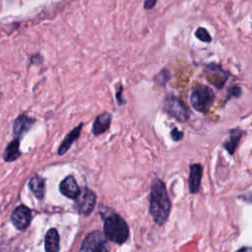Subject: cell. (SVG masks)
Here are the masks:
<instances>
[{"label":"cell","instance_id":"1","mask_svg":"<svg viewBox=\"0 0 252 252\" xmlns=\"http://www.w3.org/2000/svg\"><path fill=\"white\" fill-rule=\"evenodd\" d=\"M170 208L171 204L164 183L158 178L154 179L150 197V213L154 220L159 225L163 224L169 216Z\"/></svg>","mask_w":252,"mask_h":252},{"label":"cell","instance_id":"2","mask_svg":"<svg viewBox=\"0 0 252 252\" xmlns=\"http://www.w3.org/2000/svg\"><path fill=\"white\" fill-rule=\"evenodd\" d=\"M104 235L108 240L121 244L129 237L128 225L120 216H108L104 220Z\"/></svg>","mask_w":252,"mask_h":252},{"label":"cell","instance_id":"3","mask_svg":"<svg viewBox=\"0 0 252 252\" xmlns=\"http://www.w3.org/2000/svg\"><path fill=\"white\" fill-rule=\"evenodd\" d=\"M215 99L214 92L211 88L207 86H198L196 87L190 97V101L192 106L200 112H206L211 105L213 104Z\"/></svg>","mask_w":252,"mask_h":252},{"label":"cell","instance_id":"4","mask_svg":"<svg viewBox=\"0 0 252 252\" xmlns=\"http://www.w3.org/2000/svg\"><path fill=\"white\" fill-rule=\"evenodd\" d=\"M163 109L171 116L181 122H185L189 118V109L181 99L174 95H168L163 101Z\"/></svg>","mask_w":252,"mask_h":252},{"label":"cell","instance_id":"5","mask_svg":"<svg viewBox=\"0 0 252 252\" xmlns=\"http://www.w3.org/2000/svg\"><path fill=\"white\" fill-rule=\"evenodd\" d=\"M81 252H108L105 235L98 230L88 234L82 244Z\"/></svg>","mask_w":252,"mask_h":252},{"label":"cell","instance_id":"6","mask_svg":"<svg viewBox=\"0 0 252 252\" xmlns=\"http://www.w3.org/2000/svg\"><path fill=\"white\" fill-rule=\"evenodd\" d=\"M204 72L209 83H211L218 89H221L228 78V73L223 70L220 65L215 63L208 64L205 67Z\"/></svg>","mask_w":252,"mask_h":252},{"label":"cell","instance_id":"7","mask_svg":"<svg viewBox=\"0 0 252 252\" xmlns=\"http://www.w3.org/2000/svg\"><path fill=\"white\" fill-rule=\"evenodd\" d=\"M95 195L90 189L84 188L76 197V207L81 215H90L95 205Z\"/></svg>","mask_w":252,"mask_h":252},{"label":"cell","instance_id":"8","mask_svg":"<svg viewBox=\"0 0 252 252\" xmlns=\"http://www.w3.org/2000/svg\"><path fill=\"white\" fill-rule=\"evenodd\" d=\"M13 224L20 230L26 229L32 220V212L26 206H19L11 216Z\"/></svg>","mask_w":252,"mask_h":252},{"label":"cell","instance_id":"9","mask_svg":"<svg viewBox=\"0 0 252 252\" xmlns=\"http://www.w3.org/2000/svg\"><path fill=\"white\" fill-rule=\"evenodd\" d=\"M203 168L200 164L195 163L190 166V175H189V189L192 194H196L200 190L201 179H202Z\"/></svg>","mask_w":252,"mask_h":252},{"label":"cell","instance_id":"10","mask_svg":"<svg viewBox=\"0 0 252 252\" xmlns=\"http://www.w3.org/2000/svg\"><path fill=\"white\" fill-rule=\"evenodd\" d=\"M60 191L64 196L71 199H76L80 193V188L75 178L73 176H68L60 183Z\"/></svg>","mask_w":252,"mask_h":252},{"label":"cell","instance_id":"11","mask_svg":"<svg viewBox=\"0 0 252 252\" xmlns=\"http://www.w3.org/2000/svg\"><path fill=\"white\" fill-rule=\"evenodd\" d=\"M110 121H111V115L108 112H103L99 114L94 122V126H93L94 134L99 135L105 132L110 125Z\"/></svg>","mask_w":252,"mask_h":252},{"label":"cell","instance_id":"12","mask_svg":"<svg viewBox=\"0 0 252 252\" xmlns=\"http://www.w3.org/2000/svg\"><path fill=\"white\" fill-rule=\"evenodd\" d=\"M45 252H58L59 250V234L55 228H51L45 235Z\"/></svg>","mask_w":252,"mask_h":252},{"label":"cell","instance_id":"13","mask_svg":"<svg viewBox=\"0 0 252 252\" xmlns=\"http://www.w3.org/2000/svg\"><path fill=\"white\" fill-rule=\"evenodd\" d=\"M32 124V120L26 116V115H21L19 116L14 124V132L15 135L17 136V138H20L27 130H29V128L31 127V125Z\"/></svg>","mask_w":252,"mask_h":252},{"label":"cell","instance_id":"14","mask_svg":"<svg viewBox=\"0 0 252 252\" xmlns=\"http://www.w3.org/2000/svg\"><path fill=\"white\" fill-rule=\"evenodd\" d=\"M241 135H242V132L239 129H233V130L230 131L228 140L223 143V147L227 150V152L230 155H233V153L235 152V149L238 145V142L241 138Z\"/></svg>","mask_w":252,"mask_h":252},{"label":"cell","instance_id":"15","mask_svg":"<svg viewBox=\"0 0 252 252\" xmlns=\"http://www.w3.org/2000/svg\"><path fill=\"white\" fill-rule=\"evenodd\" d=\"M82 126H83V124H80V125H79L78 127H76L71 133H69V134L67 135V137L65 138V140L63 141V143L61 144V146H60V148H59V151H58L59 155L64 154V153L70 148V146L72 145V143L77 140V138L79 137V135H80V133H81Z\"/></svg>","mask_w":252,"mask_h":252},{"label":"cell","instance_id":"16","mask_svg":"<svg viewBox=\"0 0 252 252\" xmlns=\"http://www.w3.org/2000/svg\"><path fill=\"white\" fill-rule=\"evenodd\" d=\"M19 145V140H14L7 146L4 153V159L6 161H13L20 157L21 153Z\"/></svg>","mask_w":252,"mask_h":252},{"label":"cell","instance_id":"17","mask_svg":"<svg viewBox=\"0 0 252 252\" xmlns=\"http://www.w3.org/2000/svg\"><path fill=\"white\" fill-rule=\"evenodd\" d=\"M30 188L33 194L41 199L44 194V180L40 176H34L30 180Z\"/></svg>","mask_w":252,"mask_h":252},{"label":"cell","instance_id":"18","mask_svg":"<svg viewBox=\"0 0 252 252\" xmlns=\"http://www.w3.org/2000/svg\"><path fill=\"white\" fill-rule=\"evenodd\" d=\"M195 35L197 38L204 42H210L212 40V36L205 28H198L197 31L195 32Z\"/></svg>","mask_w":252,"mask_h":252},{"label":"cell","instance_id":"19","mask_svg":"<svg viewBox=\"0 0 252 252\" xmlns=\"http://www.w3.org/2000/svg\"><path fill=\"white\" fill-rule=\"evenodd\" d=\"M170 78V73L167 70H162L160 71L156 77H155V81L157 84L158 85H164L166 83V81H168V79Z\"/></svg>","mask_w":252,"mask_h":252},{"label":"cell","instance_id":"20","mask_svg":"<svg viewBox=\"0 0 252 252\" xmlns=\"http://www.w3.org/2000/svg\"><path fill=\"white\" fill-rule=\"evenodd\" d=\"M182 136H183V133L180 132L178 129H173V130L171 131V137H172V139H173L174 141L180 140V139L182 138Z\"/></svg>","mask_w":252,"mask_h":252},{"label":"cell","instance_id":"21","mask_svg":"<svg viewBox=\"0 0 252 252\" xmlns=\"http://www.w3.org/2000/svg\"><path fill=\"white\" fill-rule=\"evenodd\" d=\"M240 94H241V90L238 88V87H233V88H231L230 90H229V92H228V94H229V96H239L240 95Z\"/></svg>","mask_w":252,"mask_h":252},{"label":"cell","instance_id":"22","mask_svg":"<svg viewBox=\"0 0 252 252\" xmlns=\"http://www.w3.org/2000/svg\"><path fill=\"white\" fill-rule=\"evenodd\" d=\"M157 3V0H146L144 4L145 9H152Z\"/></svg>","mask_w":252,"mask_h":252},{"label":"cell","instance_id":"23","mask_svg":"<svg viewBox=\"0 0 252 252\" xmlns=\"http://www.w3.org/2000/svg\"><path fill=\"white\" fill-rule=\"evenodd\" d=\"M236 252H252V247H242L240 249H238Z\"/></svg>","mask_w":252,"mask_h":252},{"label":"cell","instance_id":"24","mask_svg":"<svg viewBox=\"0 0 252 252\" xmlns=\"http://www.w3.org/2000/svg\"><path fill=\"white\" fill-rule=\"evenodd\" d=\"M122 87L119 86V90L117 91V94H116V97H117V100L119 101V103H121V98H120V95H121V93H122Z\"/></svg>","mask_w":252,"mask_h":252}]
</instances>
